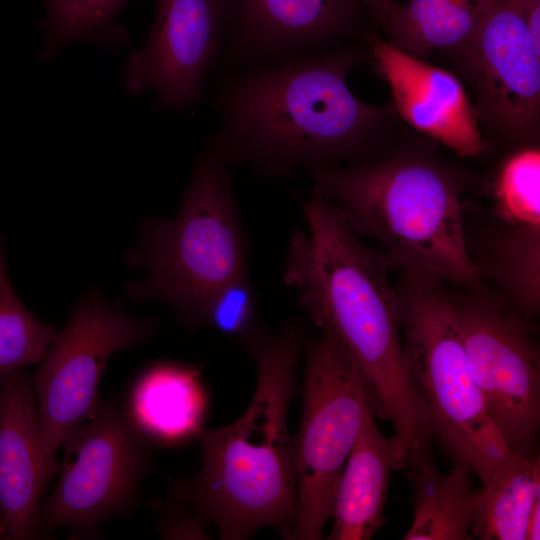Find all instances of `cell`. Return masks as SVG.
Here are the masks:
<instances>
[{"label":"cell","instance_id":"obj_25","mask_svg":"<svg viewBox=\"0 0 540 540\" xmlns=\"http://www.w3.org/2000/svg\"><path fill=\"white\" fill-rule=\"evenodd\" d=\"M155 501L153 504L161 512L159 530L164 538H205V524L198 516L193 517L183 503Z\"/></svg>","mask_w":540,"mask_h":540},{"label":"cell","instance_id":"obj_6","mask_svg":"<svg viewBox=\"0 0 540 540\" xmlns=\"http://www.w3.org/2000/svg\"><path fill=\"white\" fill-rule=\"evenodd\" d=\"M246 255L229 166L205 146L178 215L141 224L140 244L125 261L130 268H146L148 277L128 283L127 293L135 301H164L182 325L200 326L212 296L247 277Z\"/></svg>","mask_w":540,"mask_h":540},{"label":"cell","instance_id":"obj_4","mask_svg":"<svg viewBox=\"0 0 540 540\" xmlns=\"http://www.w3.org/2000/svg\"><path fill=\"white\" fill-rule=\"evenodd\" d=\"M402 132L378 158L311 170L314 189L358 236L376 241L392 269H419L470 285L480 277L466 251L464 198L485 181Z\"/></svg>","mask_w":540,"mask_h":540},{"label":"cell","instance_id":"obj_5","mask_svg":"<svg viewBox=\"0 0 540 540\" xmlns=\"http://www.w3.org/2000/svg\"><path fill=\"white\" fill-rule=\"evenodd\" d=\"M394 291L406 369L433 438L453 464L487 486L507 470L513 453L475 379L446 282L403 269Z\"/></svg>","mask_w":540,"mask_h":540},{"label":"cell","instance_id":"obj_14","mask_svg":"<svg viewBox=\"0 0 540 540\" xmlns=\"http://www.w3.org/2000/svg\"><path fill=\"white\" fill-rule=\"evenodd\" d=\"M360 0H228L220 61L229 70L323 52L364 37Z\"/></svg>","mask_w":540,"mask_h":540},{"label":"cell","instance_id":"obj_11","mask_svg":"<svg viewBox=\"0 0 540 540\" xmlns=\"http://www.w3.org/2000/svg\"><path fill=\"white\" fill-rule=\"evenodd\" d=\"M490 203L472 212L466 204L464 238L478 277L521 315L540 312V147L513 149L484 184Z\"/></svg>","mask_w":540,"mask_h":540},{"label":"cell","instance_id":"obj_12","mask_svg":"<svg viewBox=\"0 0 540 540\" xmlns=\"http://www.w3.org/2000/svg\"><path fill=\"white\" fill-rule=\"evenodd\" d=\"M474 91L490 140L510 149L539 143L540 48L521 0H497L474 35L451 51Z\"/></svg>","mask_w":540,"mask_h":540},{"label":"cell","instance_id":"obj_20","mask_svg":"<svg viewBox=\"0 0 540 540\" xmlns=\"http://www.w3.org/2000/svg\"><path fill=\"white\" fill-rule=\"evenodd\" d=\"M497 0L396 1L380 20L389 42L404 53L423 58L435 49L449 52L463 46L476 32Z\"/></svg>","mask_w":540,"mask_h":540},{"label":"cell","instance_id":"obj_1","mask_svg":"<svg viewBox=\"0 0 540 540\" xmlns=\"http://www.w3.org/2000/svg\"><path fill=\"white\" fill-rule=\"evenodd\" d=\"M369 57L370 50L346 43L229 71L215 85L220 128L205 146L229 167L248 164L262 178L380 157L402 131L392 104H367L348 86L350 70Z\"/></svg>","mask_w":540,"mask_h":540},{"label":"cell","instance_id":"obj_18","mask_svg":"<svg viewBox=\"0 0 540 540\" xmlns=\"http://www.w3.org/2000/svg\"><path fill=\"white\" fill-rule=\"evenodd\" d=\"M199 376L196 368L162 363L139 378L128 413L149 441L173 445L198 438L208 408Z\"/></svg>","mask_w":540,"mask_h":540},{"label":"cell","instance_id":"obj_9","mask_svg":"<svg viewBox=\"0 0 540 540\" xmlns=\"http://www.w3.org/2000/svg\"><path fill=\"white\" fill-rule=\"evenodd\" d=\"M449 292L488 412L512 453L535 447L540 425V351L534 322L482 278Z\"/></svg>","mask_w":540,"mask_h":540},{"label":"cell","instance_id":"obj_23","mask_svg":"<svg viewBox=\"0 0 540 540\" xmlns=\"http://www.w3.org/2000/svg\"><path fill=\"white\" fill-rule=\"evenodd\" d=\"M21 302L9 281L0 234V377L39 363L56 337Z\"/></svg>","mask_w":540,"mask_h":540},{"label":"cell","instance_id":"obj_15","mask_svg":"<svg viewBox=\"0 0 540 540\" xmlns=\"http://www.w3.org/2000/svg\"><path fill=\"white\" fill-rule=\"evenodd\" d=\"M363 39L390 88L400 119L459 157H475L488 150L474 105L454 74L402 52L373 32Z\"/></svg>","mask_w":540,"mask_h":540},{"label":"cell","instance_id":"obj_13","mask_svg":"<svg viewBox=\"0 0 540 540\" xmlns=\"http://www.w3.org/2000/svg\"><path fill=\"white\" fill-rule=\"evenodd\" d=\"M228 0H157L145 45L130 52L124 86L130 94L153 90L157 109L197 104L220 61Z\"/></svg>","mask_w":540,"mask_h":540},{"label":"cell","instance_id":"obj_2","mask_svg":"<svg viewBox=\"0 0 540 540\" xmlns=\"http://www.w3.org/2000/svg\"><path fill=\"white\" fill-rule=\"evenodd\" d=\"M302 207L308 231L290 239L284 281L353 358L374 416L392 423L407 461L430 452L433 434L406 369L387 257L366 245L316 189Z\"/></svg>","mask_w":540,"mask_h":540},{"label":"cell","instance_id":"obj_24","mask_svg":"<svg viewBox=\"0 0 540 540\" xmlns=\"http://www.w3.org/2000/svg\"><path fill=\"white\" fill-rule=\"evenodd\" d=\"M255 318L254 292L248 277L229 282L209 300L203 315V325H211L231 336H242Z\"/></svg>","mask_w":540,"mask_h":540},{"label":"cell","instance_id":"obj_19","mask_svg":"<svg viewBox=\"0 0 540 540\" xmlns=\"http://www.w3.org/2000/svg\"><path fill=\"white\" fill-rule=\"evenodd\" d=\"M408 477L414 488V516L404 540H468L479 497L471 471L453 464L440 474L429 453L408 461Z\"/></svg>","mask_w":540,"mask_h":540},{"label":"cell","instance_id":"obj_10","mask_svg":"<svg viewBox=\"0 0 540 540\" xmlns=\"http://www.w3.org/2000/svg\"><path fill=\"white\" fill-rule=\"evenodd\" d=\"M156 320L127 315L97 294L78 303L48 347L32 378L39 439L50 481L64 437L100 403L98 388L112 354L147 339Z\"/></svg>","mask_w":540,"mask_h":540},{"label":"cell","instance_id":"obj_8","mask_svg":"<svg viewBox=\"0 0 540 540\" xmlns=\"http://www.w3.org/2000/svg\"><path fill=\"white\" fill-rule=\"evenodd\" d=\"M60 448V476L41 504L40 530L69 527L76 537L99 536L104 522L136 505L152 463L150 441L126 410L100 401Z\"/></svg>","mask_w":540,"mask_h":540},{"label":"cell","instance_id":"obj_26","mask_svg":"<svg viewBox=\"0 0 540 540\" xmlns=\"http://www.w3.org/2000/svg\"><path fill=\"white\" fill-rule=\"evenodd\" d=\"M540 538V500L537 501L528 518L525 540H538Z\"/></svg>","mask_w":540,"mask_h":540},{"label":"cell","instance_id":"obj_22","mask_svg":"<svg viewBox=\"0 0 540 540\" xmlns=\"http://www.w3.org/2000/svg\"><path fill=\"white\" fill-rule=\"evenodd\" d=\"M45 45L42 59L52 58L66 44L90 40L116 49L129 41L116 16L129 0H43Z\"/></svg>","mask_w":540,"mask_h":540},{"label":"cell","instance_id":"obj_17","mask_svg":"<svg viewBox=\"0 0 540 540\" xmlns=\"http://www.w3.org/2000/svg\"><path fill=\"white\" fill-rule=\"evenodd\" d=\"M375 419L369 407L337 486L329 540L370 539L386 523L391 471L407 468L402 440L385 436Z\"/></svg>","mask_w":540,"mask_h":540},{"label":"cell","instance_id":"obj_28","mask_svg":"<svg viewBox=\"0 0 540 540\" xmlns=\"http://www.w3.org/2000/svg\"><path fill=\"white\" fill-rule=\"evenodd\" d=\"M8 538L6 528L4 526V523L2 519L0 518V539Z\"/></svg>","mask_w":540,"mask_h":540},{"label":"cell","instance_id":"obj_3","mask_svg":"<svg viewBox=\"0 0 540 540\" xmlns=\"http://www.w3.org/2000/svg\"><path fill=\"white\" fill-rule=\"evenodd\" d=\"M242 339L257 367L252 401L234 422L201 432L198 474L170 479V489L173 498L189 505L204 523L214 524L222 539H248L269 526L286 539L298 514L287 415L305 335L296 322L277 335L254 324Z\"/></svg>","mask_w":540,"mask_h":540},{"label":"cell","instance_id":"obj_27","mask_svg":"<svg viewBox=\"0 0 540 540\" xmlns=\"http://www.w3.org/2000/svg\"><path fill=\"white\" fill-rule=\"evenodd\" d=\"M366 8L369 16L378 23L385 11L395 0H360Z\"/></svg>","mask_w":540,"mask_h":540},{"label":"cell","instance_id":"obj_16","mask_svg":"<svg viewBox=\"0 0 540 540\" xmlns=\"http://www.w3.org/2000/svg\"><path fill=\"white\" fill-rule=\"evenodd\" d=\"M48 482L32 378L19 370L0 377V518L9 539L40 535Z\"/></svg>","mask_w":540,"mask_h":540},{"label":"cell","instance_id":"obj_21","mask_svg":"<svg viewBox=\"0 0 540 540\" xmlns=\"http://www.w3.org/2000/svg\"><path fill=\"white\" fill-rule=\"evenodd\" d=\"M539 500L538 451H514L502 476L479 490L470 533L481 540H525L530 512Z\"/></svg>","mask_w":540,"mask_h":540},{"label":"cell","instance_id":"obj_7","mask_svg":"<svg viewBox=\"0 0 540 540\" xmlns=\"http://www.w3.org/2000/svg\"><path fill=\"white\" fill-rule=\"evenodd\" d=\"M303 413L292 437L298 514L286 539L320 540L370 407L357 364L331 333L305 344Z\"/></svg>","mask_w":540,"mask_h":540}]
</instances>
